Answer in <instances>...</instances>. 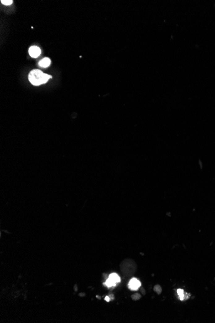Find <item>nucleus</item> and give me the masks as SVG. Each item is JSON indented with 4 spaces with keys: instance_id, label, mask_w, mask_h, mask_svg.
<instances>
[{
    "instance_id": "obj_1",
    "label": "nucleus",
    "mask_w": 215,
    "mask_h": 323,
    "mask_svg": "<svg viewBox=\"0 0 215 323\" xmlns=\"http://www.w3.org/2000/svg\"><path fill=\"white\" fill-rule=\"evenodd\" d=\"M52 77L49 74H44L38 69L32 70L28 74L29 81L34 86H39L46 83Z\"/></svg>"
},
{
    "instance_id": "obj_2",
    "label": "nucleus",
    "mask_w": 215,
    "mask_h": 323,
    "mask_svg": "<svg viewBox=\"0 0 215 323\" xmlns=\"http://www.w3.org/2000/svg\"><path fill=\"white\" fill-rule=\"evenodd\" d=\"M121 281V277H119V275L115 273H111L109 275L108 279L106 280V281L104 283V284L108 286V287H112L115 286L118 282Z\"/></svg>"
},
{
    "instance_id": "obj_3",
    "label": "nucleus",
    "mask_w": 215,
    "mask_h": 323,
    "mask_svg": "<svg viewBox=\"0 0 215 323\" xmlns=\"http://www.w3.org/2000/svg\"><path fill=\"white\" fill-rule=\"evenodd\" d=\"M128 286L130 290L135 291L137 290L141 286V282L139 280H138L136 278H132L130 281Z\"/></svg>"
},
{
    "instance_id": "obj_4",
    "label": "nucleus",
    "mask_w": 215,
    "mask_h": 323,
    "mask_svg": "<svg viewBox=\"0 0 215 323\" xmlns=\"http://www.w3.org/2000/svg\"><path fill=\"white\" fill-rule=\"evenodd\" d=\"M28 52H29L30 56L32 58H36L40 56V54L41 53V50L40 49H39V47H38L37 46H32L30 47V49L28 50Z\"/></svg>"
},
{
    "instance_id": "obj_5",
    "label": "nucleus",
    "mask_w": 215,
    "mask_h": 323,
    "mask_svg": "<svg viewBox=\"0 0 215 323\" xmlns=\"http://www.w3.org/2000/svg\"><path fill=\"white\" fill-rule=\"evenodd\" d=\"M51 60L48 58H45L39 62V66L42 68H47L50 65Z\"/></svg>"
},
{
    "instance_id": "obj_6",
    "label": "nucleus",
    "mask_w": 215,
    "mask_h": 323,
    "mask_svg": "<svg viewBox=\"0 0 215 323\" xmlns=\"http://www.w3.org/2000/svg\"><path fill=\"white\" fill-rule=\"evenodd\" d=\"M177 294H178V296H179V297L180 299V300H182V301L184 300L185 297H184V290H182V289H178L177 290Z\"/></svg>"
},
{
    "instance_id": "obj_7",
    "label": "nucleus",
    "mask_w": 215,
    "mask_h": 323,
    "mask_svg": "<svg viewBox=\"0 0 215 323\" xmlns=\"http://www.w3.org/2000/svg\"><path fill=\"white\" fill-rule=\"evenodd\" d=\"M153 290H154V291H155V292H156L158 295H160V294L162 293V291L161 286L160 285H155V286H154Z\"/></svg>"
},
{
    "instance_id": "obj_8",
    "label": "nucleus",
    "mask_w": 215,
    "mask_h": 323,
    "mask_svg": "<svg viewBox=\"0 0 215 323\" xmlns=\"http://www.w3.org/2000/svg\"><path fill=\"white\" fill-rule=\"evenodd\" d=\"M140 298H141V295L140 294H139V293H136V294H135L131 295V299L134 301H137V300H139V299H140Z\"/></svg>"
},
{
    "instance_id": "obj_9",
    "label": "nucleus",
    "mask_w": 215,
    "mask_h": 323,
    "mask_svg": "<svg viewBox=\"0 0 215 323\" xmlns=\"http://www.w3.org/2000/svg\"><path fill=\"white\" fill-rule=\"evenodd\" d=\"M1 2L5 5H10L13 3L12 0H2Z\"/></svg>"
},
{
    "instance_id": "obj_10",
    "label": "nucleus",
    "mask_w": 215,
    "mask_h": 323,
    "mask_svg": "<svg viewBox=\"0 0 215 323\" xmlns=\"http://www.w3.org/2000/svg\"><path fill=\"white\" fill-rule=\"evenodd\" d=\"M141 293H142V294L143 295H145V294H146V292H145V290H144V288H142L141 289Z\"/></svg>"
},
{
    "instance_id": "obj_11",
    "label": "nucleus",
    "mask_w": 215,
    "mask_h": 323,
    "mask_svg": "<svg viewBox=\"0 0 215 323\" xmlns=\"http://www.w3.org/2000/svg\"><path fill=\"white\" fill-rule=\"evenodd\" d=\"M105 300H106V301H108V302H109V301H110V299H109V297H108V296H107V297H106V298H105Z\"/></svg>"
}]
</instances>
